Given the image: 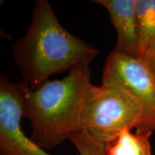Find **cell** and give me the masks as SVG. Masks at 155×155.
<instances>
[{
    "instance_id": "3",
    "label": "cell",
    "mask_w": 155,
    "mask_h": 155,
    "mask_svg": "<svg viewBox=\"0 0 155 155\" xmlns=\"http://www.w3.org/2000/svg\"><path fill=\"white\" fill-rule=\"evenodd\" d=\"M141 115V104L124 89L110 85H93L83 107L81 130L109 144L126 129L137 130Z\"/></svg>"
},
{
    "instance_id": "6",
    "label": "cell",
    "mask_w": 155,
    "mask_h": 155,
    "mask_svg": "<svg viewBox=\"0 0 155 155\" xmlns=\"http://www.w3.org/2000/svg\"><path fill=\"white\" fill-rule=\"evenodd\" d=\"M109 14L116 30L117 41L114 51L132 57H141L142 53L136 0H95Z\"/></svg>"
},
{
    "instance_id": "7",
    "label": "cell",
    "mask_w": 155,
    "mask_h": 155,
    "mask_svg": "<svg viewBox=\"0 0 155 155\" xmlns=\"http://www.w3.org/2000/svg\"><path fill=\"white\" fill-rule=\"evenodd\" d=\"M150 136L126 129L108 144V155H152Z\"/></svg>"
},
{
    "instance_id": "1",
    "label": "cell",
    "mask_w": 155,
    "mask_h": 155,
    "mask_svg": "<svg viewBox=\"0 0 155 155\" xmlns=\"http://www.w3.org/2000/svg\"><path fill=\"white\" fill-rule=\"evenodd\" d=\"M12 50L23 83L31 89L56 73L90 64L98 54L96 48L63 28L47 0L36 1L28 30Z\"/></svg>"
},
{
    "instance_id": "8",
    "label": "cell",
    "mask_w": 155,
    "mask_h": 155,
    "mask_svg": "<svg viewBox=\"0 0 155 155\" xmlns=\"http://www.w3.org/2000/svg\"><path fill=\"white\" fill-rule=\"evenodd\" d=\"M136 7L143 53L155 40V0H136Z\"/></svg>"
},
{
    "instance_id": "10",
    "label": "cell",
    "mask_w": 155,
    "mask_h": 155,
    "mask_svg": "<svg viewBox=\"0 0 155 155\" xmlns=\"http://www.w3.org/2000/svg\"><path fill=\"white\" fill-rule=\"evenodd\" d=\"M155 79V40L147 46L141 57Z\"/></svg>"
},
{
    "instance_id": "9",
    "label": "cell",
    "mask_w": 155,
    "mask_h": 155,
    "mask_svg": "<svg viewBox=\"0 0 155 155\" xmlns=\"http://www.w3.org/2000/svg\"><path fill=\"white\" fill-rule=\"evenodd\" d=\"M79 155H108V144L98 141L86 130L77 131L70 136Z\"/></svg>"
},
{
    "instance_id": "5",
    "label": "cell",
    "mask_w": 155,
    "mask_h": 155,
    "mask_svg": "<svg viewBox=\"0 0 155 155\" xmlns=\"http://www.w3.org/2000/svg\"><path fill=\"white\" fill-rule=\"evenodd\" d=\"M24 91L22 83L0 78V155H51L27 137L21 127Z\"/></svg>"
},
{
    "instance_id": "2",
    "label": "cell",
    "mask_w": 155,
    "mask_h": 155,
    "mask_svg": "<svg viewBox=\"0 0 155 155\" xmlns=\"http://www.w3.org/2000/svg\"><path fill=\"white\" fill-rule=\"evenodd\" d=\"M90 64L73 68L61 80L48 81L31 89L22 83L23 117L30 122V138L50 150L81 130L85 102L93 86Z\"/></svg>"
},
{
    "instance_id": "4",
    "label": "cell",
    "mask_w": 155,
    "mask_h": 155,
    "mask_svg": "<svg viewBox=\"0 0 155 155\" xmlns=\"http://www.w3.org/2000/svg\"><path fill=\"white\" fill-rule=\"evenodd\" d=\"M102 84L119 86L138 101L142 115L136 132L152 135L155 131V79L141 58L113 50L106 60Z\"/></svg>"
}]
</instances>
